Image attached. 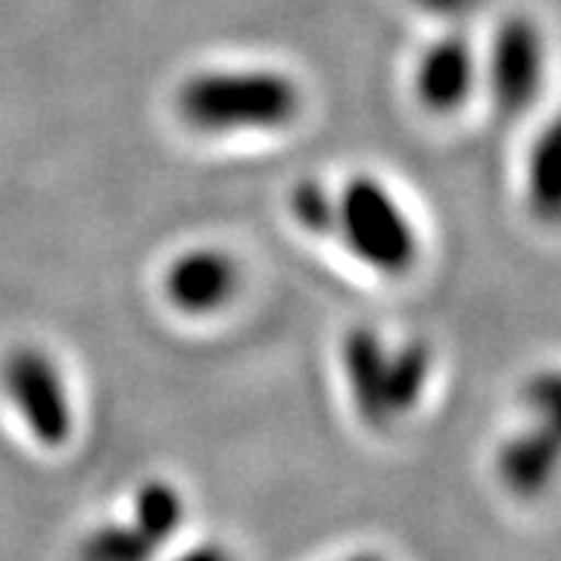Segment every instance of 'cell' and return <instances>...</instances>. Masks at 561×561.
<instances>
[{"label": "cell", "instance_id": "obj_1", "mask_svg": "<svg viewBox=\"0 0 561 561\" xmlns=\"http://www.w3.org/2000/svg\"><path fill=\"white\" fill-rule=\"evenodd\" d=\"M181 122L203 135L272 131L300 113V88L275 69H209L181 81Z\"/></svg>", "mask_w": 561, "mask_h": 561}, {"label": "cell", "instance_id": "obj_2", "mask_svg": "<svg viewBox=\"0 0 561 561\" xmlns=\"http://www.w3.org/2000/svg\"><path fill=\"white\" fill-rule=\"evenodd\" d=\"M334 234L356 260L381 275H402L419 256L415 225L390 187L371 175H356L343 184Z\"/></svg>", "mask_w": 561, "mask_h": 561}, {"label": "cell", "instance_id": "obj_3", "mask_svg": "<svg viewBox=\"0 0 561 561\" xmlns=\"http://www.w3.org/2000/svg\"><path fill=\"white\" fill-rule=\"evenodd\" d=\"M0 381L7 397L13 400L16 412L25 421V427L32 431V437L41 446H62L72 434V402L66 393L57 365L50 362L47 353H41L35 346H20L13 350Z\"/></svg>", "mask_w": 561, "mask_h": 561}, {"label": "cell", "instance_id": "obj_4", "mask_svg": "<svg viewBox=\"0 0 561 561\" xmlns=\"http://www.w3.org/2000/svg\"><path fill=\"white\" fill-rule=\"evenodd\" d=\"M546 38L530 16L500 22L486 54V88L502 113H522L540 98L546 81Z\"/></svg>", "mask_w": 561, "mask_h": 561}, {"label": "cell", "instance_id": "obj_5", "mask_svg": "<svg viewBox=\"0 0 561 561\" xmlns=\"http://www.w3.org/2000/svg\"><path fill=\"white\" fill-rule=\"evenodd\" d=\"M478 81V54L471 41L453 32L421 54L415 69V94L434 113H453L471 98Z\"/></svg>", "mask_w": 561, "mask_h": 561}, {"label": "cell", "instance_id": "obj_6", "mask_svg": "<svg viewBox=\"0 0 561 561\" xmlns=\"http://www.w3.org/2000/svg\"><path fill=\"white\" fill-rule=\"evenodd\" d=\"M496 474L512 496L537 500L561 474V440L527 421L496 449Z\"/></svg>", "mask_w": 561, "mask_h": 561}, {"label": "cell", "instance_id": "obj_7", "mask_svg": "<svg viewBox=\"0 0 561 561\" xmlns=\"http://www.w3.org/2000/svg\"><path fill=\"white\" fill-rule=\"evenodd\" d=\"M238 265L219 250H191L165 272V297L184 316H206L234 297Z\"/></svg>", "mask_w": 561, "mask_h": 561}, {"label": "cell", "instance_id": "obj_8", "mask_svg": "<svg viewBox=\"0 0 561 561\" xmlns=\"http://www.w3.org/2000/svg\"><path fill=\"white\" fill-rule=\"evenodd\" d=\"M343 375L350 383V397L368 427L393 424L387 405V381H390V346H383L378 331L353 328L343 341Z\"/></svg>", "mask_w": 561, "mask_h": 561}, {"label": "cell", "instance_id": "obj_9", "mask_svg": "<svg viewBox=\"0 0 561 561\" xmlns=\"http://www.w3.org/2000/svg\"><path fill=\"white\" fill-rule=\"evenodd\" d=\"M524 194L534 219L561 225V113L542 125V131L527 150Z\"/></svg>", "mask_w": 561, "mask_h": 561}, {"label": "cell", "instance_id": "obj_10", "mask_svg": "<svg viewBox=\"0 0 561 561\" xmlns=\"http://www.w3.org/2000/svg\"><path fill=\"white\" fill-rule=\"evenodd\" d=\"M431 350L427 343L409 341L390 350V381H387V405L390 419L400 421L409 415L424 397V387L431 381Z\"/></svg>", "mask_w": 561, "mask_h": 561}, {"label": "cell", "instance_id": "obj_11", "mask_svg": "<svg viewBox=\"0 0 561 561\" xmlns=\"http://www.w3.org/2000/svg\"><path fill=\"white\" fill-rule=\"evenodd\" d=\"M181 518H184V505L175 486L165 481L144 483L135 496V515H131V527L138 530L144 542L157 552L162 542L172 540V534L179 530Z\"/></svg>", "mask_w": 561, "mask_h": 561}, {"label": "cell", "instance_id": "obj_12", "mask_svg": "<svg viewBox=\"0 0 561 561\" xmlns=\"http://www.w3.org/2000/svg\"><path fill=\"white\" fill-rule=\"evenodd\" d=\"M290 213L312 234L331 238L337 231V194H331L321 181L306 179L290 191Z\"/></svg>", "mask_w": 561, "mask_h": 561}, {"label": "cell", "instance_id": "obj_13", "mask_svg": "<svg viewBox=\"0 0 561 561\" xmlns=\"http://www.w3.org/2000/svg\"><path fill=\"white\" fill-rule=\"evenodd\" d=\"M527 421L561 440V368H542L530 375L522 393Z\"/></svg>", "mask_w": 561, "mask_h": 561}, {"label": "cell", "instance_id": "obj_14", "mask_svg": "<svg viewBox=\"0 0 561 561\" xmlns=\"http://www.w3.org/2000/svg\"><path fill=\"white\" fill-rule=\"evenodd\" d=\"M81 556L94 561H144L153 556V549L131 524H106L84 540Z\"/></svg>", "mask_w": 561, "mask_h": 561}, {"label": "cell", "instance_id": "obj_15", "mask_svg": "<svg viewBox=\"0 0 561 561\" xmlns=\"http://www.w3.org/2000/svg\"><path fill=\"white\" fill-rule=\"evenodd\" d=\"M415 3L440 20H468L481 7V0H415Z\"/></svg>", "mask_w": 561, "mask_h": 561}]
</instances>
